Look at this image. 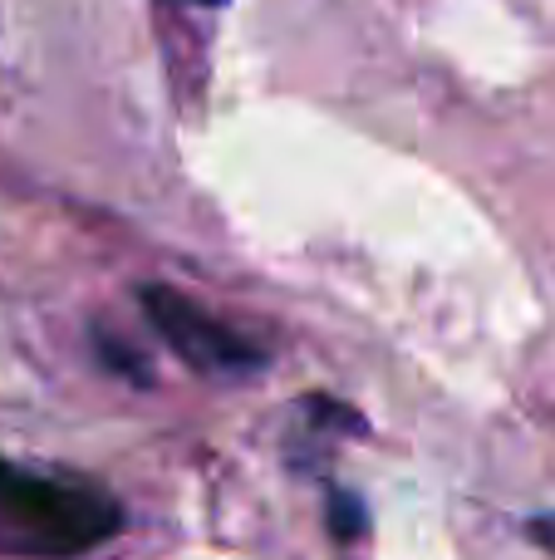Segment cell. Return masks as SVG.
Listing matches in <instances>:
<instances>
[{
	"label": "cell",
	"mask_w": 555,
	"mask_h": 560,
	"mask_svg": "<svg viewBox=\"0 0 555 560\" xmlns=\"http://www.w3.org/2000/svg\"><path fill=\"white\" fill-rule=\"evenodd\" d=\"M0 512L20 522L45 551H88L104 536L118 532V506L88 487H64L49 477L20 472L15 463L0 457Z\"/></svg>",
	"instance_id": "6da1fadb"
},
{
	"label": "cell",
	"mask_w": 555,
	"mask_h": 560,
	"mask_svg": "<svg viewBox=\"0 0 555 560\" xmlns=\"http://www.w3.org/2000/svg\"><path fill=\"white\" fill-rule=\"evenodd\" d=\"M143 315L157 335L173 345V354L182 364H192L197 374H246L261 369L265 354L251 349V339H241L232 325L212 315V310L192 305L187 295H177L173 285H143Z\"/></svg>",
	"instance_id": "7a4b0ae2"
},
{
	"label": "cell",
	"mask_w": 555,
	"mask_h": 560,
	"mask_svg": "<svg viewBox=\"0 0 555 560\" xmlns=\"http://www.w3.org/2000/svg\"><path fill=\"white\" fill-rule=\"evenodd\" d=\"M330 532L340 536V541H354V536L364 532V506L354 502L350 492H334L330 497Z\"/></svg>",
	"instance_id": "3957f363"
},
{
	"label": "cell",
	"mask_w": 555,
	"mask_h": 560,
	"mask_svg": "<svg viewBox=\"0 0 555 560\" xmlns=\"http://www.w3.org/2000/svg\"><path fill=\"white\" fill-rule=\"evenodd\" d=\"M98 345H104V359H108V364H114V369H128L138 384H147V364L133 354V349H118V339H108V335L98 339Z\"/></svg>",
	"instance_id": "277c9868"
},
{
	"label": "cell",
	"mask_w": 555,
	"mask_h": 560,
	"mask_svg": "<svg viewBox=\"0 0 555 560\" xmlns=\"http://www.w3.org/2000/svg\"><path fill=\"white\" fill-rule=\"evenodd\" d=\"M531 541L555 551V516H536V522H531Z\"/></svg>",
	"instance_id": "5b68a950"
},
{
	"label": "cell",
	"mask_w": 555,
	"mask_h": 560,
	"mask_svg": "<svg viewBox=\"0 0 555 560\" xmlns=\"http://www.w3.org/2000/svg\"><path fill=\"white\" fill-rule=\"evenodd\" d=\"M202 5H222V0H202Z\"/></svg>",
	"instance_id": "8992f818"
}]
</instances>
